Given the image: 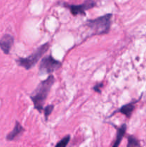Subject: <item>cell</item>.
Returning <instances> with one entry per match:
<instances>
[{"label":"cell","mask_w":146,"mask_h":147,"mask_svg":"<svg viewBox=\"0 0 146 147\" xmlns=\"http://www.w3.org/2000/svg\"><path fill=\"white\" fill-rule=\"evenodd\" d=\"M112 18L113 14H106L102 17L93 20H87L85 25L90 28L92 34L100 35L105 34L109 32L112 24Z\"/></svg>","instance_id":"7a4b0ae2"},{"label":"cell","mask_w":146,"mask_h":147,"mask_svg":"<svg viewBox=\"0 0 146 147\" xmlns=\"http://www.w3.org/2000/svg\"><path fill=\"white\" fill-rule=\"evenodd\" d=\"M126 129H127V125L125 123H123L120 126V128H118L117 131V134H116V139L115 141V143L113 145V146L117 147L120 144L122 139H123L125 134L126 132Z\"/></svg>","instance_id":"9c48e42d"},{"label":"cell","mask_w":146,"mask_h":147,"mask_svg":"<svg viewBox=\"0 0 146 147\" xmlns=\"http://www.w3.org/2000/svg\"><path fill=\"white\" fill-rule=\"evenodd\" d=\"M102 86L103 84L102 83H98V84H95L94 87H93V89H94V91H96L97 93H101V88L102 87Z\"/></svg>","instance_id":"4fadbf2b"},{"label":"cell","mask_w":146,"mask_h":147,"mask_svg":"<svg viewBox=\"0 0 146 147\" xmlns=\"http://www.w3.org/2000/svg\"><path fill=\"white\" fill-rule=\"evenodd\" d=\"M70 141V135H67L66 136H64L62 140H60L58 143L56 144L57 147H65L67 146V144H69Z\"/></svg>","instance_id":"7c38bea8"},{"label":"cell","mask_w":146,"mask_h":147,"mask_svg":"<svg viewBox=\"0 0 146 147\" xmlns=\"http://www.w3.org/2000/svg\"><path fill=\"white\" fill-rule=\"evenodd\" d=\"M140 98L137 100H134V101L131 102V103H127V104L123 105V106H122L120 109H119L118 110H117V111H115L113 112V113H112L110 116L111 117V116H113V115H115V113H122V114L125 115V116L127 119H130V118L131 117V115H132V113H133V111L135 110V105L136 103H137V101H139Z\"/></svg>","instance_id":"52a82bcc"},{"label":"cell","mask_w":146,"mask_h":147,"mask_svg":"<svg viewBox=\"0 0 146 147\" xmlns=\"http://www.w3.org/2000/svg\"><path fill=\"white\" fill-rule=\"evenodd\" d=\"M14 42V38L9 34H6L0 39V49L5 55H9Z\"/></svg>","instance_id":"8992f818"},{"label":"cell","mask_w":146,"mask_h":147,"mask_svg":"<svg viewBox=\"0 0 146 147\" xmlns=\"http://www.w3.org/2000/svg\"><path fill=\"white\" fill-rule=\"evenodd\" d=\"M97 5L94 0H86L81 4H69L64 3L63 6L67 7L73 16H85L86 11L90 9L94 8Z\"/></svg>","instance_id":"5b68a950"},{"label":"cell","mask_w":146,"mask_h":147,"mask_svg":"<svg viewBox=\"0 0 146 147\" xmlns=\"http://www.w3.org/2000/svg\"><path fill=\"white\" fill-rule=\"evenodd\" d=\"M127 147H133V146H140V144L139 143L138 140L134 137L133 136H128L127 137Z\"/></svg>","instance_id":"30bf717a"},{"label":"cell","mask_w":146,"mask_h":147,"mask_svg":"<svg viewBox=\"0 0 146 147\" xmlns=\"http://www.w3.org/2000/svg\"><path fill=\"white\" fill-rule=\"evenodd\" d=\"M54 82V77L52 75H50L46 80L40 82L35 90L30 95V98L33 102L34 109L38 111L39 113H41L44 109V103Z\"/></svg>","instance_id":"6da1fadb"},{"label":"cell","mask_w":146,"mask_h":147,"mask_svg":"<svg viewBox=\"0 0 146 147\" xmlns=\"http://www.w3.org/2000/svg\"><path fill=\"white\" fill-rule=\"evenodd\" d=\"M54 105H48L46 106L43 110H44V119L46 121L48 120L49 116L52 113V112L54 110Z\"/></svg>","instance_id":"8fae6325"},{"label":"cell","mask_w":146,"mask_h":147,"mask_svg":"<svg viewBox=\"0 0 146 147\" xmlns=\"http://www.w3.org/2000/svg\"><path fill=\"white\" fill-rule=\"evenodd\" d=\"M50 43L46 42L38 47L32 54L27 57H19L15 60L17 65L24 67L25 70H30L36 65L42 57L48 51Z\"/></svg>","instance_id":"3957f363"},{"label":"cell","mask_w":146,"mask_h":147,"mask_svg":"<svg viewBox=\"0 0 146 147\" xmlns=\"http://www.w3.org/2000/svg\"><path fill=\"white\" fill-rule=\"evenodd\" d=\"M62 66V63L56 60L50 55L42 59L39 67V74L40 76L46 74H51L54 71L60 69Z\"/></svg>","instance_id":"277c9868"},{"label":"cell","mask_w":146,"mask_h":147,"mask_svg":"<svg viewBox=\"0 0 146 147\" xmlns=\"http://www.w3.org/2000/svg\"><path fill=\"white\" fill-rule=\"evenodd\" d=\"M24 132V129L21 124H20L19 122L16 121L15 125H14V127L13 129V130L11 132L8 134L7 135V140L8 141H13L15 139H17L19 136H20L21 134H22Z\"/></svg>","instance_id":"ba28073f"}]
</instances>
